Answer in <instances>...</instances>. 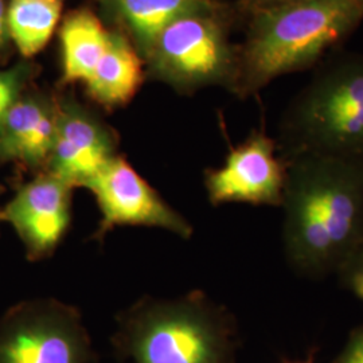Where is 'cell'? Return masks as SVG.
Segmentation results:
<instances>
[{"label": "cell", "mask_w": 363, "mask_h": 363, "mask_svg": "<svg viewBox=\"0 0 363 363\" xmlns=\"http://www.w3.org/2000/svg\"><path fill=\"white\" fill-rule=\"evenodd\" d=\"M0 220H1V211H0Z\"/></svg>", "instance_id": "cell-22"}, {"label": "cell", "mask_w": 363, "mask_h": 363, "mask_svg": "<svg viewBox=\"0 0 363 363\" xmlns=\"http://www.w3.org/2000/svg\"><path fill=\"white\" fill-rule=\"evenodd\" d=\"M112 343L132 363H235L238 328L225 306L191 291L138 300L117 316Z\"/></svg>", "instance_id": "cell-3"}, {"label": "cell", "mask_w": 363, "mask_h": 363, "mask_svg": "<svg viewBox=\"0 0 363 363\" xmlns=\"http://www.w3.org/2000/svg\"><path fill=\"white\" fill-rule=\"evenodd\" d=\"M340 286L363 303V237L337 269Z\"/></svg>", "instance_id": "cell-16"}, {"label": "cell", "mask_w": 363, "mask_h": 363, "mask_svg": "<svg viewBox=\"0 0 363 363\" xmlns=\"http://www.w3.org/2000/svg\"><path fill=\"white\" fill-rule=\"evenodd\" d=\"M116 155V143L104 124L67 103L58 106L57 133L49 171L73 187H85Z\"/></svg>", "instance_id": "cell-10"}, {"label": "cell", "mask_w": 363, "mask_h": 363, "mask_svg": "<svg viewBox=\"0 0 363 363\" xmlns=\"http://www.w3.org/2000/svg\"><path fill=\"white\" fill-rule=\"evenodd\" d=\"M139 55L121 35L111 34L101 60L85 82L94 101L104 106L127 104L142 84Z\"/></svg>", "instance_id": "cell-12"}, {"label": "cell", "mask_w": 363, "mask_h": 363, "mask_svg": "<svg viewBox=\"0 0 363 363\" xmlns=\"http://www.w3.org/2000/svg\"><path fill=\"white\" fill-rule=\"evenodd\" d=\"M295 0H240V10L244 13H247V18L252 16L253 13L273 9L277 6H283L286 3H291Z\"/></svg>", "instance_id": "cell-19"}, {"label": "cell", "mask_w": 363, "mask_h": 363, "mask_svg": "<svg viewBox=\"0 0 363 363\" xmlns=\"http://www.w3.org/2000/svg\"><path fill=\"white\" fill-rule=\"evenodd\" d=\"M333 363H363V325L351 331L345 347Z\"/></svg>", "instance_id": "cell-18"}, {"label": "cell", "mask_w": 363, "mask_h": 363, "mask_svg": "<svg viewBox=\"0 0 363 363\" xmlns=\"http://www.w3.org/2000/svg\"><path fill=\"white\" fill-rule=\"evenodd\" d=\"M57 117L58 106L46 100H16L0 123V157L46 169L55 140Z\"/></svg>", "instance_id": "cell-11"}, {"label": "cell", "mask_w": 363, "mask_h": 363, "mask_svg": "<svg viewBox=\"0 0 363 363\" xmlns=\"http://www.w3.org/2000/svg\"><path fill=\"white\" fill-rule=\"evenodd\" d=\"M286 363H313V359H312V357H310V358H307V359H304V361H296V362H286Z\"/></svg>", "instance_id": "cell-21"}, {"label": "cell", "mask_w": 363, "mask_h": 363, "mask_svg": "<svg viewBox=\"0 0 363 363\" xmlns=\"http://www.w3.org/2000/svg\"><path fill=\"white\" fill-rule=\"evenodd\" d=\"M288 182V162L277 140L265 130H255L232 147L218 169L205 172V189L213 206L247 203L281 208Z\"/></svg>", "instance_id": "cell-7"}, {"label": "cell", "mask_w": 363, "mask_h": 363, "mask_svg": "<svg viewBox=\"0 0 363 363\" xmlns=\"http://www.w3.org/2000/svg\"><path fill=\"white\" fill-rule=\"evenodd\" d=\"M363 23V0H295L249 16L233 89L249 96L320 65Z\"/></svg>", "instance_id": "cell-2"}, {"label": "cell", "mask_w": 363, "mask_h": 363, "mask_svg": "<svg viewBox=\"0 0 363 363\" xmlns=\"http://www.w3.org/2000/svg\"><path fill=\"white\" fill-rule=\"evenodd\" d=\"M73 190L67 182L43 171L23 184L1 210L25 244L28 259L50 257L72 223Z\"/></svg>", "instance_id": "cell-9"}, {"label": "cell", "mask_w": 363, "mask_h": 363, "mask_svg": "<svg viewBox=\"0 0 363 363\" xmlns=\"http://www.w3.org/2000/svg\"><path fill=\"white\" fill-rule=\"evenodd\" d=\"M144 49L150 52L162 30L189 13L222 6L220 0H108Z\"/></svg>", "instance_id": "cell-14"}, {"label": "cell", "mask_w": 363, "mask_h": 363, "mask_svg": "<svg viewBox=\"0 0 363 363\" xmlns=\"http://www.w3.org/2000/svg\"><path fill=\"white\" fill-rule=\"evenodd\" d=\"M94 351L74 306L46 298L10 312L0 322V363H91Z\"/></svg>", "instance_id": "cell-6"}, {"label": "cell", "mask_w": 363, "mask_h": 363, "mask_svg": "<svg viewBox=\"0 0 363 363\" xmlns=\"http://www.w3.org/2000/svg\"><path fill=\"white\" fill-rule=\"evenodd\" d=\"M277 145L298 155L363 160V54H343L316 66L286 108Z\"/></svg>", "instance_id": "cell-4"}, {"label": "cell", "mask_w": 363, "mask_h": 363, "mask_svg": "<svg viewBox=\"0 0 363 363\" xmlns=\"http://www.w3.org/2000/svg\"><path fill=\"white\" fill-rule=\"evenodd\" d=\"M66 82L84 84L91 77L108 46V33L100 19L89 11L69 15L60 30Z\"/></svg>", "instance_id": "cell-13"}, {"label": "cell", "mask_w": 363, "mask_h": 363, "mask_svg": "<svg viewBox=\"0 0 363 363\" xmlns=\"http://www.w3.org/2000/svg\"><path fill=\"white\" fill-rule=\"evenodd\" d=\"M7 35V7L4 4V0H0V48L4 45Z\"/></svg>", "instance_id": "cell-20"}, {"label": "cell", "mask_w": 363, "mask_h": 363, "mask_svg": "<svg viewBox=\"0 0 363 363\" xmlns=\"http://www.w3.org/2000/svg\"><path fill=\"white\" fill-rule=\"evenodd\" d=\"M85 189L94 195L101 220L93 240L103 241L117 226L159 228L191 238L193 225L171 208L123 156H115Z\"/></svg>", "instance_id": "cell-8"}, {"label": "cell", "mask_w": 363, "mask_h": 363, "mask_svg": "<svg viewBox=\"0 0 363 363\" xmlns=\"http://www.w3.org/2000/svg\"><path fill=\"white\" fill-rule=\"evenodd\" d=\"M19 85L18 72H0V123L9 109L16 103Z\"/></svg>", "instance_id": "cell-17"}, {"label": "cell", "mask_w": 363, "mask_h": 363, "mask_svg": "<svg viewBox=\"0 0 363 363\" xmlns=\"http://www.w3.org/2000/svg\"><path fill=\"white\" fill-rule=\"evenodd\" d=\"M286 162V262L312 280L337 274L363 237V160L298 155Z\"/></svg>", "instance_id": "cell-1"}, {"label": "cell", "mask_w": 363, "mask_h": 363, "mask_svg": "<svg viewBox=\"0 0 363 363\" xmlns=\"http://www.w3.org/2000/svg\"><path fill=\"white\" fill-rule=\"evenodd\" d=\"M64 0H11L7 31L19 52L30 58L45 49L62 13Z\"/></svg>", "instance_id": "cell-15"}, {"label": "cell", "mask_w": 363, "mask_h": 363, "mask_svg": "<svg viewBox=\"0 0 363 363\" xmlns=\"http://www.w3.org/2000/svg\"><path fill=\"white\" fill-rule=\"evenodd\" d=\"M223 6L189 13L164 27L150 52L156 65L186 88L228 84L233 88L238 50L229 39Z\"/></svg>", "instance_id": "cell-5"}]
</instances>
